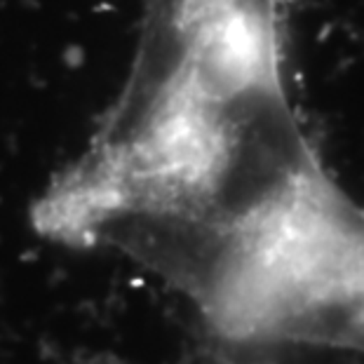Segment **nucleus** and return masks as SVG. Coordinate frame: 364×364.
<instances>
[{
  "mask_svg": "<svg viewBox=\"0 0 364 364\" xmlns=\"http://www.w3.org/2000/svg\"><path fill=\"white\" fill-rule=\"evenodd\" d=\"M176 277L228 338L364 350V207L313 153L200 240Z\"/></svg>",
  "mask_w": 364,
  "mask_h": 364,
  "instance_id": "1",
  "label": "nucleus"
}]
</instances>
